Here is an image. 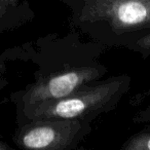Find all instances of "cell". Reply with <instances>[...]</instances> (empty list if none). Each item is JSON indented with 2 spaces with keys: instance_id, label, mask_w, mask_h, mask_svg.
Segmentation results:
<instances>
[{
  "instance_id": "obj_1",
  "label": "cell",
  "mask_w": 150,
  "mask_h": 150,
  "mask_svg": "<svg viewBox=\"0 0 150 150\" xmlns=\"http://www.w3.org/2000/svg\"><path fill=\"white\" fill-rule=\"evenodd\" d=\"M28 43L29 62L37 68L33 82L9 95L16 109L65 98L82 86L102 80L108 72L100 62L108 48L84 41L74 29L63 36L52 33Z\"/></svg>"
},
{
  "instance_id": "obj_2",
  "label": "cell",
  "mask_w": 150,
  "mask_h": 150,
  "mask_svg": "<svg viewBox=\"0 0 150 150\" xmlns=\"http://www.w3.org/2000/svg\"><path fill=\"white\" fill-rule=\"evenodd\" d=\"M69 29L105 46L129 48L150 34V0H60Z\"/></svg>"
},
{
  "instance_id": "obj_3",
  "label": "cell",
  "mask_w": 150,
  "mask_h": 150,
  "mask_svg": "<svg viewBox=\"0 0 150 150\" xmlns=\"http://www.w3.org/2000/svg\"><path fill=\"white\" fill-rule=\"evenodd\" d=\"M131 86V75L122 73L109 76L82 86L65 98L16 109V122L20 125L37 120L68 119L92 123L103 114L115 110Z\"/></svg>"
},
{
  "instance_id": "obj_4",
  "label": "cell",
  "mask_w": 150,
  "mask_h": 150,
  "mask_svg": "<svg viewBox=\"0 0 150 150\" xmlns=\"http://www.w3.org/2000/svg\"><path fill=\"white\" fill-rule=\"evenodd\" d=\"M92 132L80 120H37L17 125L13 142L20 150H76Z\"/></svg>"
},
{
  "instance_id": "obj_5",
  "label": "cell",
  "mask_w": 150,
  "mask_h": 150,
  "mask_svg": "<svg viewBox=\"0 0 150 150\" xmlns=\"http://www.w3.org/2000/svg\"><path fill=\"white\" fill-rule=\"evenodd\" d=\"M35 11L28 0H0V34L31 23Z\"/></svg>"
},
{
  "instance_id": "obj_6",
  "label": "cell",
  "mask_w": 150,
  "mask_h": 150,
  "mask_svg": "<svg viewBox=\"0 0 150 150\" xmlns=\"http://www.w3.org/2000/svg\"><path fill=\"white\" fill-rule=\"evenodd\" d=\"M149 99H150V86L147 88L137 93L135 96L132 97L129 99V106L138 107L143 104L146 100H149ZM133 122L136 123V125L143 123L145 125L150 123V104L135 113V115L133 117Z\"/></svg>"
},
{
  "instance_id": "obj_7",
  "label": "cell",
  "mask_w": 150,
  "mask_h": 150,
  "mask_svg": "<svg viewBox=\"0 0 150 150\" xmlns=\"http://www.w3.org/2000/svg\"><path fill=\"white\" fill-rule=\"evenodd\" d=\"M119 150H150V131L143 129L129 137Z\"/></svg>"
},
{
  "instance_id": "obj_8",
  "label": "cell",
  "mask_w": 150,
  "mask_h": 150,
  "mask_svg": "<svg viewBox=\"0 0 150 150\" xmlns=\"http://www.w3.org/2000/svg\"><path fill=\"white\" fill-rule=\"evenodd\" d=\"M127 50L140 54L143 60H146L147 58H149L150 57V34L145 36V37H143L142 39H140L139 41H137L132 46H129Z\"/></svg>"
},
{
  "instance_id": "obj_9",
  "label": "cell",
  "mask_w": 150,
  "mask_h": 150,
  "mask_svg": "<svg viewBox=\"0 0 150 150\" xmlns=\"http://www.w3.org/2000/svg\"><path fill=\"white\" fill-rule=\"evenodd\" d=\"M0 111H1V104H0ZM0 150H18V149L11 147V145H8L2 138L0 137Z\"/></svg>"
},
{
  "instance_id": "obj_10",
  "label": "cell",
  "mask_w": 150,
  "mask_h": 150,
  "mask_svg": "<svg viewBox=\"0 0 150 150\" xmlns=\"http://www.w3.org/2000/svg\"><path fill=\"white\" fill-rule=\"evenodd\" d=\"M8 84H9L8 80H7L3 75H0V92H1L2 90H4Z\"/></svg>"
},
{
  "instance_id": "obj_11",
  "label": "cell",
  "mask_w": 150,
  "mask_h": 150,
  "mask_svg": "<svg viewBox=\"0 0 150 150\" xmlns=\"http://www.w3.org/2000/svg\"><path fill=\"white\" fill-rule=\"evenodd\" d=\"M76 150H96V149H92V148H86V147H81V146H80V147L77 148Z\"/></svg>"
},
{
  "instance_id": "obj_12",
  "label": "cell",
  "mask_w": 150,
  "mask_h": 150,
  "mask_svg": "<svg viewBox=\"0 0 150 150\" xmlns=\"http://www.w3.org/2000/svg\"><path fill=\"white\" fill-rule=\"evenodd\" d=\"M145 129H147V131H150V123H148V125H145V127H144Z\"/></svg>"
}]
</instances>
